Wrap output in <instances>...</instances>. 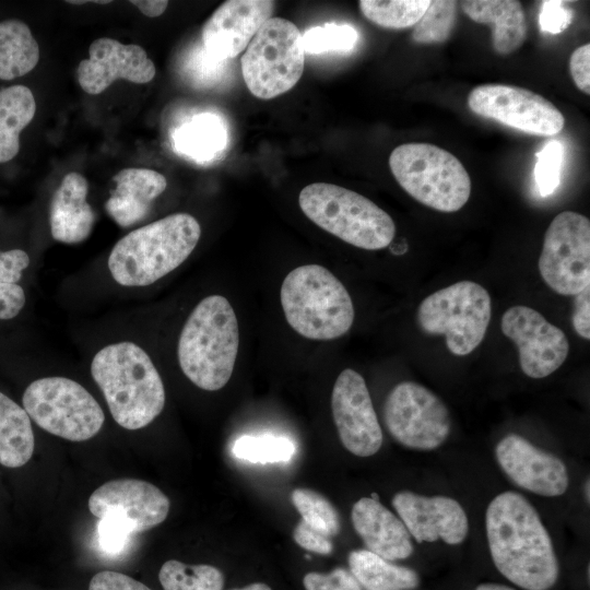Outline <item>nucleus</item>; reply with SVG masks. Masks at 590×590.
<instances>
[{"label":"nucleus","instance_id":"7","mask_svg":"<svg viewBox=\"0 0 590 590\" xmlns=\"http://www.w3.org/2000/svg\"><path fill=\"white\" fill-rule=\"evenodd\" d=\"M398 184L420 203L440 212H456L469 200L471 179L450 152L430 143H404L389 156Z\"/></svg>","mask_w":590,"mask_h":590},{"label":"nucleus","instance_id":"29","mask_svg":"<svg viewBox=\"0 0 590 590\" xmlns=\"http://www.w3.org/2000/svg\"><path fill=\"white\" fill-rule=\"evenodd\" d=\"M164 590H223L224 576L211 565H187L176 559L165 562L158 573Z\"/></svg>","mask_w":590,"mask_h":590},{"label":"nucleus","instance_id":"32","mask_svg":"<svg viewBox=\"0 0 590 590\" xmlns=\"http://www.w3.org/2000/svg\"><path fill=\"white\" fill-rule=\"evenodd\" d=\"M291 498L302 520L311 528L329 538L339 533V514L324 496L308 488H296Z\"/></svg>","mask_w":590,"mask_h":590},{"label":"nucleus","instance_id":"4","mask_svg":"<svg viewBox=\"0 0 590 590\" xmlns=\"http://www.w3.org/2000/svg\"><path fill=\"white\" fill-rule=\"evenodd\" d=\"M239 346V327L231 303L213 294L187 317L177 343L184 375L205 391L222 389L231 379Z\"/></svg>","mask_w":590,"mask_h":590},{"label":"nucleus","instance_id":"20","mask_svg":"<svg viewBox=\"0 0 590 590\" xmlns=\"http://www.w3.org/2000/svg\"><path fill=\"white\" fill-rule=\"evenodd\" d=\"M271 0H228L208 19L202 28L206 54L216 59L234 58L247 48L260 27L272 17Z\"/></svg>","mask_w":590,"mask_h":590},{"label":"nucleus","instance_id":"12","mask_svg":"<svg viewBox=\"0 0 590 590\" xmlns=\"http://www.w3.org/2000/svg\"><path fill=\"white\" fill-rule=\"evenodd\" d=\"M384 421L394 440L416 450L438 448L451 428L444 402L414 381H402L391 389L384 405Z\"/></svg>","mask_w":590,"mask_h":590},{"label":"nucleus","instance_id":"1","mask_svg":"<svg viewBox=\"0 0 590 590\" xmlns=\"http://www.w3.org/2000/svg\"><path fill=\"white\" fill-rule=\"evenodd\" d=\"M489 553L497 570L526 590H548L559 565L551 536L535 508L506 491L492 499L485 516Z\"/></svg>","mask_w":590,"mask_h":590},{"label":"nucleus","instance_id":"13","mask_svg":"<svg viewBox=\"0 0 590 590\" xmlns=\"http://www.w3.org/2000/svg\"><path fill=\"white\" fill-rule=\"evenodd\" d=\"M468 106L477 116L532 135H555L565 125L563 114L552 102L530 90L509 84L474 87L469 93Z\"/></svg>","mask_w":590,"mask_h":590},{"label":"nucleus","instance_id":"50","mask_svg":"<svg viewBox=\"0 0 590 590\" xmlns=\"http://www.w3.org/2000/svg\"><path fill=\"white\" fill-rule=\"evenodd\" d=\"M589 484H590V481H589V479H588V480L586 481V483H585V488H583V492H585V498H586V500H587L588 504H589V500H590V494H589V491H590L589 488H590V486H589Z\"/></svg>","mask_w":590,"mask_h":590},{"label":"nucleus","instance_id":"30","mask_svg":"<svg viewBox=\"0 0 590 590\" xmlns=\"http://www.w3.org/2000/svg\"><path fill=\"white\" fill-rule=\"evenodd\" d=\"M429 0H361L363 15L376 25L386 28L414 26L425 13Z\"/></svg>","mask_w":590,"mask_h":590},{"label":"nucleus","instance_id":"49","mask_svg":"<svg viewBox=\"0 0 590 590\" xmlns=\"http://www.w3.org/2000/svg\"><path fill=\"white\" fill-rule=\"evenodd\" d=\"M231 590H272V589L266 583L255 582V583L248 585V586H246L244 588L231 589Z\"/></svg>","mask_w":590,"mask_h":590},{"label":"nucleus","instance_id":"48","mask_svg":"<svg viewBox=\"0 0 590 590\" xmlns=\"http://www.w3.org/2000/svg\"><path fill=\"white\" fill-rule=\"evenodd\" d=\"M475 590H515L511 587L495 582H484L479 585Z\"/></svg>","mask_w":590,"mask_h":590},{"label":"nucleus","instance_id":"27","mask_svg":"<svg viewBox=\"0 0 590 590\" xmlns=\"http://www.w3.org/2000/svg\"><path fill=\"white\" fill-rule=\"evenodd\" d=\"M35 113L36 102L27 86L12 85L0 90V163L16 156L20 133Z\"/></svg>","mask_w":590,"mask_h":590},{"label":"nucleus","instance_id":"14","mask_svg":"<svg viewBox=\"0 0 590 590\" xmlns=\"http://www.w3.org/2000/svg\"><path fill=\"white\" fill-rule=\"evenodd\" d=\"M500 329L518 346L520 367L530 378L551 375L567 358L566 334L533 308L523 305L508 308L502 317Z\"/></svg>","mask_w":590,"mask_h":590},{"label":"nucleus","instance_id":"25","mask_svg":"<svg viewBox=\"0 0 590 590\" xmlns=\"http://www.w3.org/2000/svg\"><path fill=\"white\" fill-rule=\"evenodd\" d=\"M35 437L28 414L0 391V464L21 468L34 452Z\"/></svg>","mask_w":590,"mask_h":590},{"label":"nucleus","instance_id":"36","mask_svg":"<svg viewBox=\"0 0 590 590\" xmlns=\"http://www.w3.org/2000/svg\"><path fill=\"white\" fill-rule=\"evenodd\" d=\"M563 144L551 140L535 153L534 180L542 197L552 194L560 182V167L563 162Z\"/></svg>","mask_w":590,"mask_h":590},{"label":"nucleus","instance_id":"16","mask_svg":"<svg viewBox=\"0 0 590 590\" xmlns=\"http://www.w3.org/2000/svg\"><path fill=\"white\" fill-rule=\"evenodd\" d=\"M333 421L343 447L357 457H370L382 445L378 422L365 379L346 368L338 376L332 393Z\"/></svg>","mask_w":590,"mask_h":590},{"label":"nucleus","instance_id":"8","mask_svg":"<svg viewBox=\"0 0 590 590\" xmlns=\"http://www.w3.org/2000/svg\"><path fill=\"white\" fill-rule=\"evenodd\" d=\"M240 63L243 79L253 96L271 99L282 95L304 72L303 34L293 22L271 17L248 44Z\"/></svg>","mask_w":590,"mask_h":590},{"label":"nucleus","instance_id":"46","mask_svg":"<svg viewBox=\"0 0 590 590\" xmlns=\"http://www.w3.org/2000/svg\"><path fill=\"white\" fill-rule=\"evenodd\" d=\"M134 4L144 15L149 17H156L164 13L168 5L166 0H135L130 1Z\"/></svg>","mask_w":590,"mask_h":590},{"label":"nucleus","instance_id":"15","mask_svg":"<svg viewBox=\"0 0 590 590\" xmlns=\"http://www.w3.org/2000/svg\"><path fill=\"white\" fill-rule=\"evenodd\" d=\"M168 497L155 485L135 479L104 483L88 498V509L98 519H111L130 534L161 524L169 512Z\"/></svg>","mask_w":590,"mask_h":590},{"label":"nucleus","instance_id":"24","mask_svg":"<svg viewBox=\"0 0 590 590\" xmlns=\"http://www.w3.org/2000/svg\"><path fill=\"white\" fill-rule=\"evenodd\" d=\"M461 7L472 21L492 26V44L497 54H512L524 43L527 23L520 1L467 0Z\"/></svg>","mask_w":590,"mask_h":590},{"label":"nucleus","instance_id":"39","mask_svg":"<svg viewBox=\"0 0 590 590\" xmlns=\"http://www.w3.org/2000/svg\"><path fill=\"white\" fill-rule=\"evenodd\" d=\"M88 590H151L144 583L121 573L103 570L94 575Z\"/></svg>","mask_w":590,"mask_h":590},{"label":"nucleus","instance_id":"3","mask_svg":"<svg viewBox=\"0 0 590 590\" xmlns=\"http://www.w3.org/2000/svg\"><path fill=\"white\" fill-rule=\"evenodd\" d=\"M201 237V226L188 213H174L120 238L107 259L114 281L123 287L154 284L184 263Z\"/></svg>","mask_w":590,"mask_h":590},{"label":"nucleus","instance_id":"17","mask_svg":"<svg viewBox=\"0 0 590 590\" xmlns=\"http://www.w3.org/2000/svg\"><path fill=\"white\" fill-rule=\"evenodd\" d=\"M495 455L505 474L526 491L554 497L563 495L568 488L569 476L565 463L520 435L509 434L500 439Z\"/></svg>","mask_w":590,"mask_h":590},{"label":"nucleus","instance_id":"41","mask_svg":"<svg viewBox=\"0 0 590 590\" xmlns=\"http://www.w3.org/2000/svg\"><path fill=\"white\" fill-rule=\"evenodd\" d=\"M130 535L131 534L115 520L99 519V545L105 552L110 554L121 552Z\"/></svg>","mask_w":590,"mask_h":590},{"label":"nucleus","instance_id":"38","mask_svg":"<svg viewBox=\"0 0 590 590\" xmlns=\"http://www.w3.org/2000/svg\"><path fill=\"white\" fill-rule=\"evenodd\" d=\"M30 261V256L22 249L0 251V283L17 284Z\"/></svg>","mask_w":590,"mask_h":590},{"label":"nucleus","instance_id":"5","mask_svg":"<svg viewBox=\"0 0 590 590\" xmlns=\"http://www.w3.org/2000/svg\"><path fill=\"white\" fill-rule=\"evenodd\" d=\"M280 299L287 323L309 340L338 339L354 321V306L347 290L319 264L293 269L283 280Z\"/></svg>","mask_w":590,"mask_h":590},{"label":"nucleus","instance_id":"6","mask_svg":"<svg viewBox=\"0 0 590 590\" xmlns=\"http://www.w3.org/2000/svg\"><path fill=\"white\" fill-rule=\"evenodd\" d=\"M303 213L341 240L366 250L391 244L396 225L391 216L368 198L327 182L304 187L298 196Z\"/></svg>","mask_w":590,"mask_h":590},{"label":"nucleus","instance_id":"23","mask_svg":"<svg viewBox=\"0 0 590 590\" xmlns=\"http://www.w3.org/2000/svg\"><path fill=\"white\" fill-rule=\"evenodd\" d=\"M113 181L116 187L105 202V210L123 228L144 220L153 201L167 187L165 176L150 168H123Z\"/></svg>","mask_w":590,"mask_h":590},{"label":"nucleus","instance_id":"18","mask_svg":"<svg viewBox=\"0 0 590 590\" xmlns=\"http://www.w3.org/2000/svg\"><path fill=\"white\" fill-rule=\"evenodd\" d=\"M155 73V66L144 48L123 45L109 37L95 39L90 45L88 58L83 59L76 70L81 88L90 95L101 94L118 79L144 84L152 81Z\"/></svg>","mask_w":590,"mask_h":590},{"label":"nucleus","instance_id":"9","mask_svg":"<svg viewBox=\"0 0 590 590\" xmlns=\"http://www.w3.org/2000/svg\"><path fill=\"white\" fill-rule=\"evenodd\" d=\"M30 418L42 429L70 441H84L102 429L105 413L78 381L47 376L32 381L22 398Z\"/></svg>","mask_w":590,"mask_h":590},{"label":"nucleus","instance_id":"2","mask_svg":"<svg viewBox=\"0 0 590 590\" xmlns=\"http://www.w3.org/2000/svg\"><path fill=\"white\" fill-rule=\"evenodd\" d=\"M90 370L114 421L122 428L141 429L162 413L166 400L162 377L137 342L105 344L93 355Z\"/></svg>","mask_w":590,"mask_h":590},{"label":"nucleus","instance_id":"47","mask_svg":"<svg viewBox=\"0 0 590 590\" xmlns=\"http://www.w3.org/2000/svg\"><path fill=\"white\" fill-rule=\"evenodd\" d=\"M344 590H362L361 585L351 571L335 568L329 574Z\"/></svg>","mask_w":590,"mask_h":590},{"label":"nucleus","instance_id":"37","mask_svg":"<svg viewBox=\"0 0 590 590\" xmlns=\"http://www.w3.org/2000/svg\"><path fill=\"white\" fill-rule=\"evenodd\" d=\"M563 1L547 0L541 4L539 24L541 31L550 34L564 32L571 23L573 12Z\"/></svg>","mask_w":590,"mask_h":590},{"label":"nucleus","instance_id":"11","mask_svg":"<svg viewBox=\"0 0 590 590\" xmlns=\"http://www.w3.org/2000/svg\"><path fill=\"white\" fill-rule=\"evenodd\" d=\"M539 271L555 293L575 296L590 285V221L564 211L550 223L539 259Z\"/></svg>","mask_w":590,"mask_h":590},{"label":"nucleus","instance_id":"44","mask_svg":"<svg viewBox=\"0 0 590 590\" xmlns=\"http://www.w3.org/2000/svg\"><path fill=\"white\" fill-rule=\"evenodd\" d=\"M573 326L583 339H590V285L575 295Z\"/></svg>","mask_w":590,"mask_h":590},{"label":"nucleus","instance_id":"34","mask_svg":"<svg viewBox=\"0 0 590 590\" xmlns=\"http://www.w3.org/2000/svg\"><path fill=\"white\" fill-rule=\"evenodd\" d=\"M357 39L358 33L352 25L329 23L305 32L303 45L309 54L346 52L355 47Z\"/></svg>","mask_w":590,"mask_h":590},{"label":"nucleus","instance_id":"28","mask_svg":"<svg viewBox=\"0 0 590 590\" xmlns=\"http://www.w3.org/2000/svg\"><path fill=\"white\" fill-rule=\"evenodd\" d=\"M39 61V46L27 24L0 22V79L13 80L31 72Z\"/></svg>","mask_w":590,"mask_h":590},{"label":"nucleus","instance_id":"21","mask_svg":"<svg viewBox=\"0 0 590 590\" xmlns=\"http://www.w3.org/2000/svg\"><path fill=\"white\" fill-rule=\"evenodd\" d=\"M351 519L369 552L390 562L405 559L413 553L404 523L378 499H358L352 507Z\"/></svg>","mask_w":590,"mask_h":590},{"label":"nucleus","instance_id":"19","mask_svg":"<svg viewBox=\"0 0 590 590\" xmlns=\"http://www.w3.org/2000/svg\"><path fill=\"white\" fill-rule=\"evenodd\" d=\"M391 503L410 535L418 543L442 540L457 545L468 535L467 514L453 498L400 491Z\"/></svg>","mask_w":590,"mask_h":590},{"label":"nucleus","instance_id":"42","mask_svg":"<svg viewBox=\"0 0 590 590\" xmlns=\"http://www.w3.org/2000/svg\"><path fill=\"white\" fill-rule=\"evenodd\" d=\"M569 71L575 85L590 94V44L576 48L569 59Z\"/></svg>","mask_w":590,"mask_h":590},{"label":"nucleus","instance_id":"45","mask_svg":"<svg viewBox=\"0 0 590 590\" xmlns=\"http://www.w3.org/2000/svg\"><path fill=\"white\" fill-rule=\"evenodd\" d=\"M305 590H344L329 574L307 573L303 578Z\"/></svg>","mask_w":590,"mask_h":590},{"label":"nucleus","instance_id":"43","mask_svg":"<svg viewBox=\"0 0 590 590\" xmlns=\"http://www.w3.org/2000/svg\"><path fill=\"white\" fill-rule=\"evenodd\" d=\"M25 303L26 296L21 285L0 283V320L15 318Z\"/></svg>","mask_w":590,"mask_h":590},{"label":"nucleus","instance_id":"35","mask_svg":"<svg viewBox=\"0 0 590 590\" xmlns=\"http://www.w3.org/2000/svg\"><path fill=\"white\" fill-rule=\"evenodd\" d=\"M198 118L191 125L184 126L180 143L185 151L204 156L205 153H213L223 146V130L213 117L204 115Z\"/></svg>","mask_w":590,"mask_h":590},{"label":"nucleus","instance_id":"22","mask_svg":"<svg viewBox=\"0 0 590 590\" xmlns=\"http://www.w3.org/2000/svg\"><path fill=\"white\" fill-rule=\"evenodd\" d=\"M88 184L76 172L68 173L55 190L49 206L50 233L55 240L73 245L92 233L95 213L86 201Z\"/></svg>","mask_w":590,"mask_h":590},{"label":"nucleus","instance_id":"33","mask_svg":"<svg viewBox=\"0 0 590 590\" xmlns=\"http://www.w3.org/2000/svg\"><path fill=\"white\" fill-rule=\"evenodd\" d=\"M457 2L433 0L423 16L414 25L412 38L417 44H440L452 33L457 16Z\"/></svg>","mask_w":590,"mask_h":590},{"label":"nucleus","instance_id":"40","mask_svg":"<svg viewBox=\"0 0 590 590\" xmlns=\"http://www.w3.org/2000/svg\"><path fill=\"white\" fill-rule=\"evenodd\" d=\"M294 541L303 548L322 555L332 552L330 538L315 530L305 521H299L293 532Z\"/></svg>","mask_w":590,"mask_h":590},{"label":"nucleus","instance_id":"31","mask_svg":"<svg viewBox=\"0 0 590 590\" xmlns=\"http://www.w3.org/2000/svg\"><path fill=\"white\" fill-rule=\"evenodd\" d=\"M296 450L294 442L283 436L244 435L233 445V455L253 463H276L292 459Z\"/></svg>","mask_w":590,"mask_h":590},{"label":"nucleus","instance_id":"26","mask_svg":"<svg viewBox=\"0 0 590 590\" xmlns=\"http://www.w3.org/2000/svg\"><path fill=\"white\" fill-rule=\"evenodd\" d=\"M349 566L365 590H413L420 585L415 570L394 565L368 550L352 551Z\"/></svg>","mask_w":590,"mask_h":590},{"label":"nucleus","instance_id":"10","mask_svg":"<svg viewBox=\"0 0 590 590\" xmlns=\"http://www.w3.org/2000/svg\"><path fill=\"white\" fill-rule=\"evenodd\" d=\"M488 292L472 281H461L430 294L418 306L417 321L428 334H444L456 356L472 353L483 341L491 320Z\"/></svg>","mask_w":590,"mask_h":590}]
</instances>
